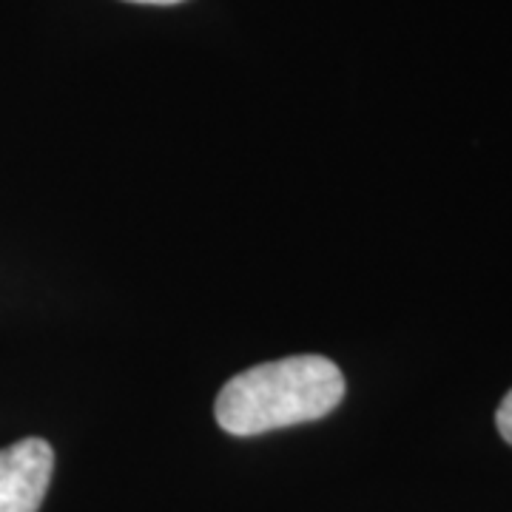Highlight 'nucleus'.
<instances>
[{
  "mask_svg": "<svg viewBox=\"0 0 512 512\" xmlns=\"http://www.w3.org/2000/svg\"><path fill=\"white\" fill-rule=\"evenodd\" d=\"M345 396V376L325 356H288L248 367L217 396V421L231 436L325 419Z\"/></svg>",
  "mask_w": 512,
  "mask_h": 512,
  "instance_id": "1",
  "label": "nucleus"
},
{
  "mask_svg": "<svg viewBox=\"0 0 512 512\" xmlns=\"http://www.w3.org/2000/svg\"><path fill=\"white\" fill-rule=\"evenodd\" d=\"M55 450L43 439H23L0 450V512H37L52 484Z\"/></svg>",
  "mask_w": 512,
  "mask_h": 512,
  "instance_id": "2",
  "label": "nucleus"
},
{
  "mask_svg": "<svg viewBox=\"0 0 512 512\" xmlns=\"http://www.w3.org/2000/svg\"><path fill=\"white\" fill-rule=\"evenodd\" d=\"M495 424H498V433H501V439L512 444V390L504 396V402L498 407V413H495Z\"/></svg>",
  "mask_w": 512,
  "mask_h": 512,
  "instance_id": "3",
  "label": "nucleus"
},
{
  "mask_svg": "<svg viewBox=\"0 0 512 512\" xmlns=\"http://www.w3.org/2000/svg\"><path fill=\"white\" fill-rule=\"evenodd\" d=\"M131 3H151V6H171V3H183V0H131Z\"/></svg>",
  "mask_w": 512,
  "mask_h": 512,
  "instance_id": "4",
  "label": "nucleus"
}]
</instances>
